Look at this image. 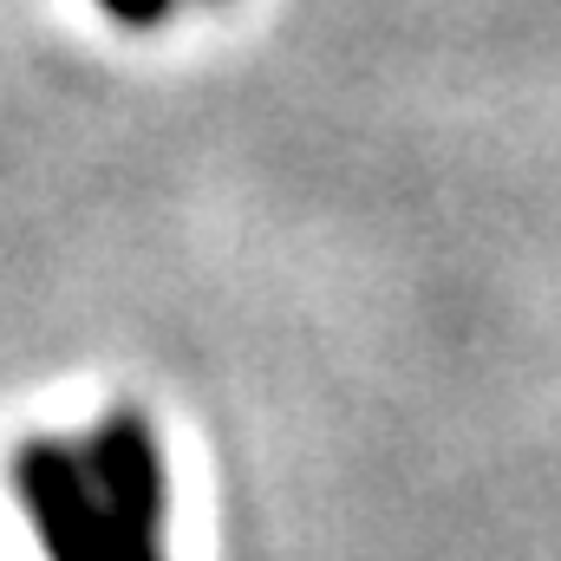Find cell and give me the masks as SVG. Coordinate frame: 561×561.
Returning a JSON list of instances; mask_svg holds the SVG:
<instances>
[{
	"label": "cell",
	"instance_id": "6da1fadb",
	"mask_svg": "<svg viewBox=\"0 0 561 561\" xmlns=\"http://www.w3.org/2000/svg\"><path fill=\"white\" fill-rule=\"evenodd\" d=\"M85 477L99 490L105 510V549L112 561H163V470H157V444L138 419H112L92 450H85Z\"/></svg>",
	"mask_w": 561,
	"mask_h": 561
},
{
	"label": "cell",
	"instance_id": "7a4b0ae2",
	"mask_svg": "<svg viewBox=\"0 0 561 561\" xmlns=\"http://www.w3.org/2000/svg\"><path fill=\"white\" fill-rule=\"evenodd\" d=\"M13 483H20V503H26V516H33V529H39L53 561H112L99 490H92V477H85V463L72 450L20 444Z\"/></svg>",
	"mask_w": 561,
	"mask_h": 561
},
{
	"label": "cell",
	"instance_id": "3957f363",
	"mask_svg": "<svg viewBox=\"0 0 561 561\" xmlns=\"http://www.w3.org/2000/svg\"><path fill=\"white\" fill-rule=\"evenodd\" d=\"M105 7H112L118 20H157V13H163L170 0H105Z\"/></svg>",
	"mask_w": 561,
	"mask_h": 561
}]
</instances>
